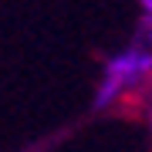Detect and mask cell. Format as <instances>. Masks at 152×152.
Returning a JSON list of instances; mask_svg holds the SVG:
<instances>
[{
  "label": "cell",
  "mask_w": 152,
  "mask_h": 152,
  "mask_svg": "<svg viewBox=\"0 0 152 152\" xmlns=\"http://www.w3.org/2000/svg\"><path fill=\"white\" fill-rule=\"evenodd\" d=\"M149 81H152V44L135 41L105 61L102 81L95 88V112H105L112 105L125 102L129 95L142 91Z\"/></svg>",
  "instance_id": "1"
},
{
  "label": "cell",
  "mask_w": 152,
  "mask_h": 152,
  "mask_svg": "<svg viewBox=\"0 0 152 152\" xmlns=\"http://www.w3.org/2000/svg\"><path fill=\"white\" fill-rule=\"evenodd\" d=\"M142 7V27H152V0H139Z\"/></svg>",
  "instance_id": "2"
},
{
  "label": "cell",
  "mask_w": 152,
  "mask_h": 152,
  "mask_svg": "<svg viewBox=\"0 0 152 152\" xmlns=\"http://www.w3.org/2000/svg\"><path fill=\"white\" fill-rule=\"evenodd\" d=\"M149 129H152V105H149Z\"/></svg>",
  "instance_id": "3"
}]
</instances>
